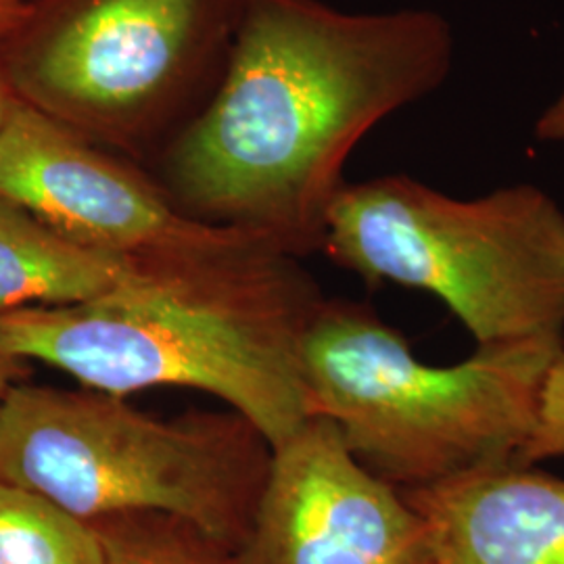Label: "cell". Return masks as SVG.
<instances>
[{
  "mask_svg": "<svg viewBox=\"0 0 564 564\" xmlns=\"http://www.w3.org/2000/svg\"><path fill=\"white\" fill-rule=\"evenodd\" d=\"M454 63V25L429 7L249 0L216 93L162 149L165 191L184 214L295 258L323 249L358 142L444 88Z\"/></svg>",
  "mask_w": 564,
  "mask_h": 564,
  "instance_id": "cell-1",
  "label": "cell"
},
{
  "mask_svg": "<svg viewBox=\"0 0 564 564\" xmlns=\"http://www.w3.org/2000/svg\"><path fill=\"white\" fill-rule=\"evenodd\" d=\"M323 302L295 256L230 226L199 247L132 258L93 302L0 314V349L120 398L205 391L276 449L312 416L302 345Z\"/></svg>",
  "mask_w": 564,
  "mask_h": 564,
  "instance_id": "cell-2",
  "label": "cell"
},
{
  "mask_svg": "<svg viewBox=\"0 0 564 564\" xmlns=\"http://www.w3.org/2000/svg\"><path fill=\"white\" fill-rule=\"evenodd\" d=\"M564 339L477 347L431 366L370 307L323 302L305 330L302 372L312 416L398 489L514 464L531 437Z\"/></svg>",
  "mask_w": 564,
  "mask_h": 564,
  "instance_id": "cell-3",
  "label": "cell"
},
{
  "mask_svg": "<svg viewBox=\"0 0 564 564\" xmlns=\"http://www.w3.org/2000/svg\"><path fill=\"white\" fill-rule=\"evenodd\" d=\"M272 449L237 412L162 421L95 389L13 384L0 405V481L82 521L165 514L241 552Z\"/></svg>",
  "mask_w": 564,
  "mask_h": 564,
  "instance_id": "cell-4",
  "label": "cell"
},
{
  "mask_svg": "<svg viewBox=\"0 0 564 564\" xmlns=\"http://www.w3.org/2000/svg\"><path fill=\"white\" fill-rule=\"evenodd\" d=\"M323 251L370 284L435 295L477 347L564 339V209L538 184L463 199L405 174L345 182Z\"/></svg>",
  "mask_w": 564,
  "mask_h": 564,
  "instance_id": "cell-5",
  "label": "cell"
},
{
  "mask_svg": "<svg viewBox=\"0 0 564 564\" xmlns=\"http://www.w3.org/2000/svg\"><path fill=\"white\" fill-rule=\"evenodd\" d=\"M249 0H32L0 44L20 101L97 147L142 155L199 116Z\"/></svg>",
  "mask_w": 564,
  "mask_h": 564,
  "instance_id": "cell-6",
  "label": "cell"
},
{
  "mask_svg": "<svg viewBox=\"0 0 564 564\" xmlns=\"http://www.w3.org/2000/svg\"><path fill=\"white\" fill-rule=\"evenodd\" d=\"M239 554L245 564H433L421 514L323 416L272 449Z\"/></svg>",
  "mask_w": 564,
  "mask_h": 564,
  "instance_id": "cell-7",
  "label": "cell"
},
{
  "mask_svg": "<svg viewBox=\"0 0 564 564\" xmlns=\"http://www.w3.org/2000/svg\"><path fill=\"white\" fill-rule=\"evenodd\" d=\"M0 195L63 237L123 258L199 247L230 228L184 214L137 167L23 101L0 130Z\"/></svg>",
  "mask_w": 564,
  "mask_h": 564,
  "instance_id": "cell-8",
  "label": "cell"
},
{
  "mask_svg": "<svg viewBox=\"0 0 564 564\" xmlns=\"http://www.w3.org/2000/svg\"><path fill=\"white\" fill-rule=\"evenodd\" d=\"M426 527L433 564H564V479L506 464L400 489Z\"/></svg>",
  "mask_w": 564,
  "mask_h": 564,
  "instance_id": "cell-9",
  "label": "cell"
},
{
  "mask_svg": "<svg viewBox=\"0 0 564 564\" xmlns=\"http://www.w3.org/2000/svg\"><path fill=\"white\" fill-rule=\"evenodd\" d=\"M132 258L63 237L0 195V314L93 302L111 291Z\"/></svg>",
  "mask_w": 564,
  "mask_h": 564,
  "instance_id": "cell-10",
  "label": "cell"
},
{
  "mask_svg": "<svg viewBox=\"0 0 564 564\" xmlns=\"http://www.w3.org/2000/svg\"><path fill=\"white\" fill-rule=\"evenodd\" d=\"M0 564H105V552L93 523L0 481Z\"/></svg>",
  "mask_w": 564,
  "mask_h": 564,
  "instance_id": "cell-11",
  "label": "cell"
},
{
  "mask_svg": "<svg viewBox=\"0 0 564 564\" xmlns=\"http://www.w3.org/2000/svg\"><path fill=\"white\" fill-rule=\"evenodd\" d=\"M105 564H245L241 554L195 524L165 514H118L90 521Z\"/></svg>",
  "mask_w": 564,
  "mask_h": 564,
  "instance_id": "cell-12",
  "label": "cell"
},
{
  "mask_svg": "<svg viewBox=\"0 0 564 564\" xmlns=\"http://www.w3.org/2000/svg\"><path fill=\"white\" fill-rule=\"evenodd\" d=\"M564 458V351L545 381L538 423L514 464H535Z\"/></svg>",
  "mask_w": 564,
  "mask_h": 564,
  "instance_id": "cell-13",
  "label": "cell"
},
{
  "mask_svg": "<svg viewBox=\"0 0 564 564\" xmlns=\"http://www.w3.org/2000/svg\"><path fill=\"white\" fill-rule=\"evenodd\" d=\"M535 141L564 144V86L533 123Z\"/></svg>",
  "mask_w": 564,
  "mask_h": 564,
  "instance_id": "cell-14",
  "label": "cell"
},
{
  "mask_svg": "<svg viewBox=\"0 0 564 564\" xmlns=\"http://www.w3.org/2000/svg\"><path fill=\"white\" fill-rule=\"evenodd\" d=\"M32 11V0H0V44L7 41Z\"/></svg>",
  "mask_w": 564,
  "mask_h": 564,
  "instance_id": "cell-15",
  "label": "cell"
},
{
  "mask_svg": "<svg viewBox=\"0 0 564 564\" xmlns=\"http://www.w3.org/2000/svg\"><path fill=\"white\" fill-rule=\"evenodd\" d=\"M18 101H20V97H18L13 84L9 80V76H7V72L2 67V63H0V130L9 120V116H11V111H13V107L18 105Z\"/></svg>",
  "mask_w": 564,
  "mask_h": 564,
  "instance_id": "cell-16",
  "label": "cell"
},
{
  "mask_svg": "<svg viewBox=\"0 0 564 564\" xmlns=\"http://www.w3.org/2000/svg\"><path fill=\"white\" fill-rule=\"evenodd\" d=\"M21 360H15L11 356H7L0 349V405L2 400L7 398L9 389L13 387V381L20 377Z\"/></svg>",
  "mask_w": 564,
  "mask_h": 564,
  "instance_id": "cell-17",
  "label": "cell"
}]
</instances>
